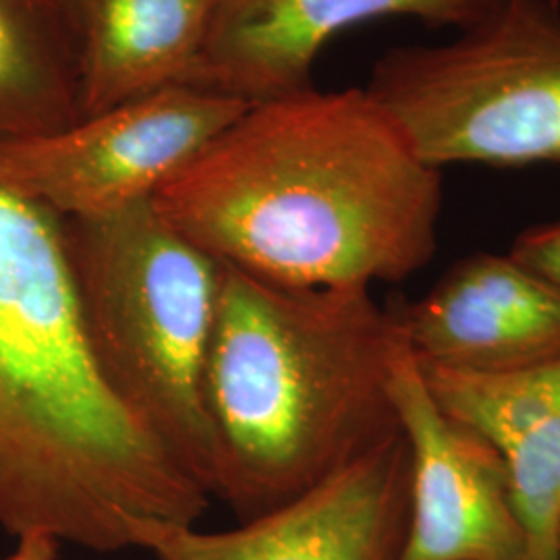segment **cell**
Returning a JSON list of instances; mask_svg holds the SVG:
<instances>
[{"mask_svg": "<svg viewBox=\"0 0 560 560\" xmlns=\"http://www.w3.org/2000/svg\"><path fill=\"white\" fill-rule=\"evenodd\" d=\"M212 258L293 287L409 279L434 258L442 171L365 88L249 104L154 196Z\"/></svg>", "mask_w": 560, "mask_h": 560, "instance_id": "6da1fadb", "label": "cell"}, {"mask_svg": "<svg viewBox=\"0 0 560 560\" xmlns=\"http://www.w3.org/2000/svg\"><path fill=\"white\" fill-rule=\"evenodd\" d=\"M210 497L113 395L85 339L55 212L0 183V527L94 552Z\"/></svg>", "mask_w": 560, "mask_h": 560, "instance_id": "7a4b0ae2", "label": "cell"}, {"mask_svg": "<svg viewBox=\"0 0 560 560\" xmlns=\"http://www.w3.org/2000/svg\"><path fill=\"white\" fill-rule=\"evenodd\" d=\"M399 339L372 289L280 284L222 264L203 382L210 497L258 517L393 434Z\"/></svg>", "mask_w": 560, "mask_h": 560, "instance_id": "3957f363", "label": "cell"}, {"mask_svg": "<svg viewBox=\"0 0 560 560\" xmlns=\"http://www.w3.org/2000/svg\"><path fill=\"white\" fill-rule=\"evenodd\" d=\"M60 221L102 378L210 497L214 444L203 382L221 261L166 221L154 198Z\"/></svg>", "mask_w": 560, "mask_h": 560, "instance_id": "277c9868", "label": "cell"}, {"mask_svg": "<svg viewBox=\"0 0 560 560\" xmlns=\"http://www.w3.org/2000/svg\"><path fill=\"white\" fill-rule=\"evenodd\" d=\"M423 161L560 164V0H494L439 46H400L365 88Z\"/></svg>", "mask_w": 560, "mask_h": 560, "instance_id": "5b68a950", "label": "cell"}, {"mask_svg": "<svg viewBox=\"0 0 560 560\" xmlns=\"http://www.w3.org/2000/svg\"><path fill=\"white\" fill-rule=\"evenodd\" d=\"M200 85H175L27 140L0 141V183L59 219L152 200L247 108Z\"/></svg>", "mask_w": 560, "mask_h": 560, "instance_id": "8992f818", "label": "cell"}, {"mask_svg": "<svg viewBox=\"0 0 560 560\" xmlns=\"http://www.w3.org/2000/svg\"><path fill=\"white\" fill-rule=\"evenodd\" d=\"M409 515V451L399 425L335 474L235 529L136 520L129 548L156 560H397Z\"/></svg>", "mask_w": 560, "mask_h": 560, "instance_id": "52a82bcc", "label": "cell"}, {"mask_svg": "<svg viewBox=\"0 0 560 560\" xmlns=\"http://www.w3.org/2000/svg\"><path fill=\"white\" fill-rule=\"evenodd\" d=\"M388 397L409 451V515L397 560H523L501 457L442 409L402 332Z\"/></svg>", "mask_w": 560, "mask_h": 560, "instance_id": "ba28073f", "label": "cell"}, {"mask_svg": "<svg viewBox=\"0 0 560 560\" xmlns=\"http://www.w3.org/2000/svg\"><path fill=\"white\" fill-rule=\"evenodd\" d=\"M395 314L421 368L506 374L560 358V287L509 254L455 261Z\"/></svg>", "mask_w": 560, "mask_h": 560, "instance_id": "9c48e42d", "label": "cell"}, {"mask_svg": "<svg viewBox=\"0 0 560 560\" xmlns=\"http://www.w3.org/2000/svg\"><path fill=\"white\" fill-rule=\"evenodd\" d=\"M494 0H219L189 85L247 104L312 88L324 46L365 21L411 18L463 30Z\"/></svg>", "mask_w": 560, "mask_h": 560, "instance_id": "30bf717a", "label": "cell"}, {"mask_svg": "<svg viewBox=\"0 0 560 560\" xmlns=\"http://www.w3.org/2000/svg\"><path fill=\"white\" fill-rule=\"evenodd\" d=\"M442 409L501 457L523 560H557L560 529V358L506 374L421 368Z\"/></svg>", "mask_w": 560, "mask_h": 560, "instance_id": "8fae6325", "label": "cell"}, {"mask_svg": "<svg viewBox=\"0 0 560 560\" xmlns=\"http://www.w3.org/2000/svg\"><path fill=\"white\" fill-rule=\"evenodd\" d=\"M219 0H69L80 117L187 85Z\"/></svg>", "mask_w": 560, "mask_h": 560, "instance_id": "7c38bea8", "label": "cell"}, {"mask_svg": "<svg viewBox=\"0 0 560 560\" xmlns=\"http://www.w3.org/2000/svg\"><path fill=\"white\" fill-rule=\"evenodd\" d=\"M78 119L69 0H0V141L38 138Z\"/></svg>", "mask_w": 560, "mask_h": 560, "instance_id": "4fadbf2b", "label": "cell"}, {"mask_svg": "<svg viewBox=\"0 0 560 560\" xmlns=\"http://www.w3.org/2000/svg\"><path fill=\"white\" fill-rule=\"evenodd\" d=\"M509 256L560 287V221L525 229L513 241Z\"/></svg>", "mask_w": 560, "mask_h": 560, "instance_id": "5bb4252c", "label": "cell"}, {"mask_svg": "<svg viewBox=\"0 0 560 560\" xmlns=\"http://www.w3.org/2000/svg\"><path fill=\"white\" fill-rule=\"evenodd\" d=\"M59 546L50 536H23L15 550L0 560H59Z\"/></svg>", "mask_w": 560, "mask_h": 560, "instance_id": "9a60e30c", "label": "cell"}, {"mask_svg": "<svg viewBox=\"0 0 560 560\" xmlns=\"http://www.w3.org/2000/svg\"><path fill=\"white\" fill-rule=\"evenodd\" d=\"M557 560H560V529H559V544H557Z\"/></svg>", "mask_w": 560, "mask_h": 560, "instance_id": "2e32d148", "label": "cell"}]
</instances>
